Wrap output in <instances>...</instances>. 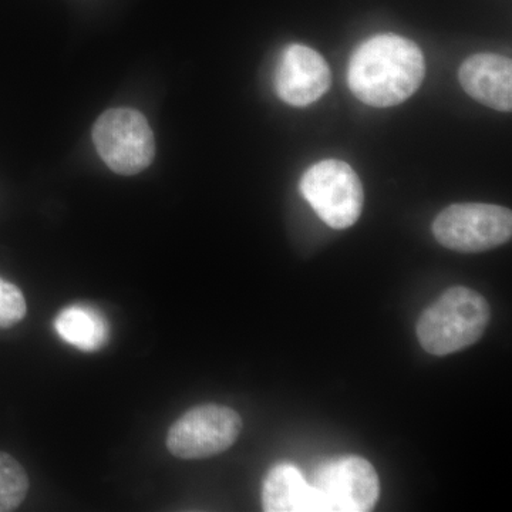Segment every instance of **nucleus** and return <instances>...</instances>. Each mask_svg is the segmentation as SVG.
<instances>
[{"instance_id":"nucleus-1","label":"nucleus","mask_w":512,"mask_h":512,"mask_svg":"<svg viewBox=\"0 0 512 512\" xmlns=\"http://www.w3.org/2000/svg\"><path fill=\"white\" fill-rule=\"evenodd\" d=\"M426 76L419 46L386 33L357 46L348 66V84L356 99L372 107H393L412 97Z\"/></svg>"},{"instance_id":"nucleus-2","label":"nucleus","mask_w":512,"mask_h":512,"mask_svg":"<svg viewBox=\"0 0 512 512\" xmlns=\"http://www.w3.org/2000/svg\"><path fill=\"white\" fill-rule=\"evenodd\" d=\"M490 318V305L484 296L473 289L454 286L421 313L417 339L430 355H451L480 340Z\"/></svg>"},{"instance_id":"nucleus-3","label":"nucleus","mask_w":512,"mask_h":512,"mask_svg":"<svg viewBox=\"0 0 512 512\" xmlns=\"http://www.w3.org/2000/svg\"><path fill=\"white\" fill-rule=\"evenodd\" d=\"M93 143L101 160L120 175L141 173L156 156L153 130L134 109L104 111L94 124Z\"/></svg>"},{"instance_id":"nucleus-4","label":"nucleus","mask_w":512,"mask_h":512,"mask_svg":"<svg viewBox=\"0 0 512 512\" xmlns=\"http://www.w3.org/2000/svg\"><path fill=\"white\" fill-rule=\"evenodd\" d=\"M433 234L444 248L476 254L507 244L512 237V214L493 204H454L437 215Z\"/></svg>"},{"instance_id":"nucleus-5","label":"nucleus","mask_w":512,"mask_h":512,"mask_svg":"<svg viewBox=\"0 0 512 512\" xmlns=\"http://www.w3.org/2000/svg\"><path fill=\"white\" fill-rule=\"evenodd\" d=\"M303 198L320 220L333 229L352 227L362 214V183L349 164L323 160L312 165L301 180Z\"/></svg>"},{"instance_id":"nucleus-6","label":"nucleus","mask_w":512,"mask_h":512,"mask_svg":"<svg viewBox=\"0 0 512 512\" xmlns=\"http://www.w3.org/2000/svg\"><path fill=\"white\" fill-rule=\"evenodd\" d=\"M322 512H366L375 508L380 481L375 467L357 456L329 458L315 467L312 483Z\"/></svg>"},{"instance_id":"nucleus-7","label":"nucleus","mask_w":512,"mask_h":512,"mask_svg":"<svg viewBox=\"0 0 512 512\" xmlns=\"http://www.w3.org/2000/svg\"><path fill=\"white\" fill-rule=\"evenodd\" d=\"M241 416L218 404H202L183 414L168 431L167 448L183 460L217 456L237 441Z\"/></svg>"},{"instance_id":"nucleus-8","label":"nucleus","mask_w":512,"mask_h":512,"mask_svg":"<svg viewBox=\"0 0 512 512\" xmlns=\"http://www.w3.org/2000/svg\"><path fill=\"white\" fill-rule=\"evenodd\" d=\"M332 73L316 50L303 45L286 47L275 73L279 99L293 107L311 106L328 92Z\"/></svg>"},{"instance_id":"nucleus-9","label":"nucleus","mask_w":512,"mask_h":512,"mask_svg":"<svg viewBox=\"0 0 512 512\" xmlns=\"http://www.w3.org/2000/svg\"><path fill=\"white\" fill-rule=\"evenodd\" d=\"M461 87L483 106L503 113L512 110V63L495 53H477L461 64Z\"/></svg>"},{"instance_id":"nucleus-10","label":"nucleus","mask_w":512,"mask_h":512,"mask_svg":"<svg viewBox=\"0 0 512 512\" xmlns=\"http://www.w3.org/2000/svg\"><path fill=\"white\" fill-rule=\"evenodd\" d=\"M262 507L266 512H322L315 487L289 463L276 464L266 474Z\"/></svg>"},{"instance_id":"nucleus-11","label":"nucleus","mask_w":512,"mask_h":512,"mask_svg":"<svg viewBox=\"0 0 512 512\" xmlns=\"http://www.w3.org/2000/svg\"><path fill=\"white\" fill-rule=\"evenodd\" d=\"M57 335L83 352H96L109 340V323L101 312L89 305H72L55 320Z\"/></svg>"},{"instance_id":"nucleus-12","label":"nucleus","mask_w":512,"mask_h":512,"mask_svg":"<svg viewBox=\"0 0 512 512\" xmlns=\"http://www.w3.org/2000/svg\"><path fill=\"white\" fill-rule=\"evenodd\" d=\"M29 478L18 461L0 451V512L16 510L26 498Z\"/></svg>"},{"instance_id":"nucleus-13","label":"nucleus","mask_w":512,"mask_h":512,"mask_svg":"<svg viewBox=\"0 0 512 512\" xmlns=\"http://www.w3.org/2000/svg\"><path fill=\"white\" fill-rule=\"evenodd\" d=\"M28 312L25 296L18 286L0 278V329L12 328L22 322Z\"/></svg>"}]
</instances>
